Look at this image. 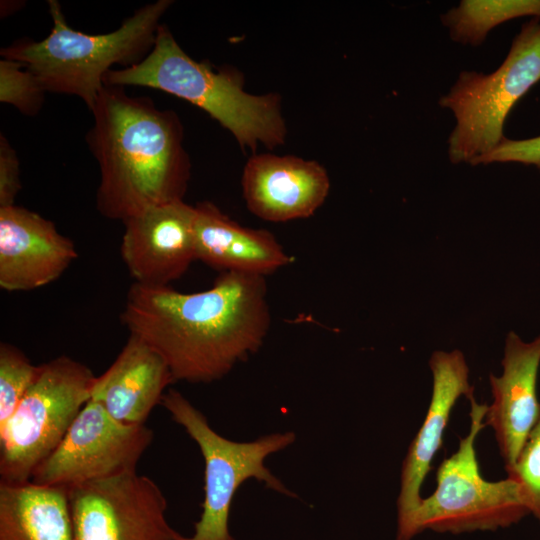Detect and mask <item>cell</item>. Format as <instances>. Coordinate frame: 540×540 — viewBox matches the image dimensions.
<instances>
[{
  "mask_svg": "<svg viewBox=\"0 0 540 540\" xmlns=\"http://www.w3.org/2000/svg\"><path fill=\"white\" fill-rule=\"evenodd\" d=\"M468 400L469 431L460 438L457 451L438 467L434 492L421 499L412 519L413 538L425 530L451 534L495 531L529 514L514 479L488 481L482 477L475 441L486 427L487 405L478 403L474 395Z\"/></svg>",
  "mask_w": 540,
  "mask_h": 540,
  "instance_id": "cell-5",
  "label": "cell"
},
{
  "mask_svg": "<svg viewBox=\"0 0 540 540\" xmlns=\"http://www.w3.org/2000/svg\"><path fill=\"white\" fill-rule=\"evenodd\" d=\"M39 365L17 347L0 344V426L14 413L25 393L35 380Z\"/></svg>",
  "mask_w": 540,
  "mask_h": 540,
  "instance_id": "cell-20",
  "label": "cell"
},
{
  "mask_svg": "<svg viewBox=\"0 0 540 540\" xmlns=\"http://www.w3.org/2000/svg\"><path fill=\"white\" fill-rule=\"evenodd\" d=\"M196 208L184 200L125 220L120 254L134 283L169 286L196 261Z\"/></svg>",
  "mask_w": 540,
  "mask_h": 540,
  "instance_id": "cell-11",
  "label": "cell"
},
{
  "mask_svg": "<svg viewBox=\"0 0 540 540\" xmlns=\"http://www.w3.org/2000/svg\"><path fill=\"white\" fill-rule=\"evenodd\" d=\"M91 112L86 141L99 166L96 207L102 216L124 222L183 200L191 164L174 111L104 84Z\"/></svg>",
  "mask_w": 540,
  "mask_h": 540,
  "instance_id": "cell-2",
  "label": "cell"
},
{
  "mask_svg": "<svg viewBox=\"0 0 540 540\" xmlns=\"http://www.w3.org/2000/svg\"><path fill=\"white\" fill-rule=\"evenodd\" d=\"M507 476L518 483L529 514L540 523V414Z\"/></svg>",
  "mask_w": 540,
  "mask_h": 540,
  "instance_id": "cell-22",
  "label": "cell"
},
{
  "mask_svg": "<svg viewBox=\"0 0 540 540\" xmlns=\"http://www.w3.org/2000/svg\"><path fill=\"white\" fill-rule=\"evenodd\" d=\"M74 242L40 214L12 205L0 208V287L30 291L57 280L74 262Z\"/></svg>",
  "mask_w": 540,
  "mask_h": 540,
  "instance_id": "cell-13",
  "label": "cell"
},
{
  "mask_svg": "<svg viewBox=\"0 0 540 540\" xmlns=\"http://www.w3.org/2000/svg\"><path fill=\"white\" fill-rule=\"evenodd\" d=\"M152 440L153 431L145 424L122 423L89 399L56 449L34 470L31 481L67 489L136 471Z\"/></svg>",
  "mask_w": 540,
  "mask_h": 540,
  "instance_id": "cell-9",
  "label": "cell"
},
{
  "mask_svg": "<svg viewBox=\"0 0 540 540\" xmlns=\"http://www.w3.org/2000/svg\"><path fill=\"white\" fill-rule=\"evenodd\" d=\"M195 208L196 261L221 273L264 277L291 262L271 232L241 226L211 202L198 203Z\"/></svg>",
  "mask_w": 540,
  "mask_h": 540,
  "instance_id": "cell-17",
  "label": "cell"
},
{
  "mask_svg": "<svg viewBox=\"0 0 540 540\" xmlns=\"http://www.w3.org/2000/svg\"><path fill=\"white\" fill-rule=\"evenodd\" d=\"M173 382L162 356L142 339L129 335L109 368L96 376L90 399L122 423L145 424Z\"/></svg>",
  "mask_w": 540,
  "mask_h": 540,
  "instance_id": "cell-16",
  "label": "cell"
},
{
  "mask_svg": "<svg viewBox=\"0 0 540 540\" xmlns=\"http://www.w3.org/2000/svg\"><path fill=\"white\" fill-rule=\"evenodd\" d=\"M429 367L433 379L431 400L401 468L396 540L413 539L411 524L422 499L420 489L442 446L451 411L460 397L468 399L474 395L469 382V367L460 350L433 352Z\"/></svg>",
  "mask_w": 540,
  "mask_h": 540,
  "instance_id": "cell-12",
  "label": "cell"
},
{
  "mask_svg": "<svg viewBox=\"0 0 540 540\" xmlns=\"http://www.w3.org/2000/svg\"><path fill=\"white\" fill-rule=\"evenodd\" d=\"M74 540H190L167 521V500L136 471L67 488Z\"/></svg>",
  "mask_w": 540,
  "mask_h": 540,
  "instance_id": "cell-10",
  "label": "cell"
},
{
  "mask_svg": "<svg viewBox=\"0 0 540 540\" xmlns=\"http://www.w3.org/2000/svg\"><path fill=\"white\" fill-rule=\"evenodd\" d=\"M20 164L15 150L0 135V208L15 205L21 190Z\"/></svg>",
  "mask_w": 540,
  "mask_h": 540,
  "instance_id": "cell-24",
  "label": "cell"
},
{
  "mask_svg": "<svg viewBox=\"0 0 540 540\" xmlns=\"http://www.w3.org/2000/svg\"><path fill=\"white\" fill-rule=\"evenodd\" d=\"M104 84L149 87L186 100L231 132L242 148L255 151L261 143L272 149L286 139L278 94L246 92L237 70L214 69L206 61L194 60L164 24L147 56L129 67L110 70Z\"/></svg>",
  "mask_w": 540,
  "mask_h": 540,
  "instance_id": "cell-3",
  "label": "cell"
},
{
  "mask_svg": "<svg viewBox=\"0 0 540 540\" xmlns=\"http://www.w3.org/2000/svg\"><path fill=\"white\" fill-rule=\"evenodd\" d=\"M0 540H74L67 489L0 482Z\"/></svg>",
  "mask_w": 540,
  "mask_h": 540,
  "instance_id": "cell-18",
  "label": "cell"
},
{
  "mask_svg": "<svg viewBox=\"0 0 540 540\" xmlns=\"http://www.w3.org/2000/svg\"><path fill=\"white\" fill-rule=\"evenodd\" d=\"M524 16L540 19V0H464L441 20L453 40L476 46L494 27Z\"/></svg>",
  "mask_w": 540,
  "mask_h": 540,
  "instance_id": "cell-19",
  "label": "cell"
},
{
  "mask_svg": "<svg viewBox=\"0 0 540 540\" xmlns=\"http://www.w3.org/2000/svg\"><path fill=\"white\" fill-rule=\"evenodd\" d=\"M45 91L37 79L14 60H0V101L27 116H35L44 103Z\"/></svg>",
  "mask_w": 540,
  "mask_h": 540,
  "instance_id": "cell-21",
  "label": "cell"
},
{
  "mask_svg": "<svg viewBox=\"0 0 540 540\" xmlns=\"http://www.w3.org/2000/svg\"><path fill=\"white\" fill-rule=\"evenodd\" d=\"M540 81V19L525 22L496 71H463L439 104L454 114L448 139L454 164L472 163L504 138L505 120L516 102Z\"/></svg>",
  "mask_w": 540,
  "mask_h": 540,
  "instance_id": "cell-6",
  "label": "cell"
},
{
  "mask_svg": "<svg viewBox=\"0 0 540 540\" xmlns=\"http://www.w3.org/2000/svg\"><path fill=\"white\" fill-rule=\"evenodd\" d=\"M95 378L88 366L65 355L39 365L14 413L0 426V482L31 481L89 401Z\"/></svg>",
  "mask_w": 540,
  "mask_h": 540,
  "instance_id": "cell-8",
  "label": "cell"
},
{
  "mask_svg": "<svg viewBox=\"0 0 540 540\" xmlns=\"http://www.w3.org/2000/svg\"><path fill=\"white\" fill-rule=\"evenodd\" d=\"M165 360L175 381L210 383L262 346L271 326L264 276L222 272L207 290L133 283L120 316Z\"/></svg>",
  "mask_w": 540,
  "mask_h": 540,
  "instance_id": "cell-1",
  "label": "cell"
},
{
  "mask_svg": "<svg viewBox=\"0 0 540 540\" xmlns=\"http://www.w3.org/2000/svg\"><path fill=\"white\" fill-rule=\"evenodd\" d=\"M48 3L53 22L50 33L40 41L17 40L2 48L0 55L22 63L46 93L77 96L91 111L113 66L129 67L151 51L160 19L172 1L146 4L116 30L104 34L74 30L59 2Z\"/></svg>",
  "mask_w": 540,
  "mask_h": 540,
  "instance_id": "cell-4",
  "label": "cell"
},
{
  "mask_svg": "<svg viewBox=\"0 0 540 540\" xmlns=\"http://www.w3.org/2000/svg\"><path fill=\"white\" fill-rule=\"evenodd\" d=\"M161 405L197 443L204 459L202 513L190 540H235L229 531L233 498L249 479L287 496H295L265 466V459L295 441L291 431L271 433L250 442H236L219 435L206 416L175 389L165 392Z\"/></svg>",
  "mask_w": 540,
  "mask_h": 540,
  "instance_id": "cell-7",
  "label": "cell"
},
{
  "mask_svg": "<svg viewBox=\"0 0 540 540\" xmlns=\"http://www.w3.org/2000/svg\"><path fill=\"white\" fill-rule=\"evenodd\" d=\"M500 376L489 375L492 403L484 424L492 428L506 472L517 457L540 414L537 379L540 368V335L530 342L508 333Z\"/></svg>",
  "mask_w": 540,
  "mask_h": 540,
  "instance_id": "cell-14",
  "label": "cell"
},
{
  "mask_svg": "<svg viewBox=\"0 0 540 540\" xmlns=\"http://www.w3.org/2000/svg\"><path fill=\"white\" fill-rule=\"evenodd\" d=\"M241 184L249 211L275 223L312 216L330 190L327 171L318 162L269 153L247 160Z\"/></svg>",
  "mask_w": 540,
  "mask_h": 540,
  "instance_id": "cell-15",
  "label": "cell"
},
{
  "mask_svg": "<svg viewBox=\"0 0 540 540\" xmlns=\"http://www.w3.org/2000/svg\"><path fill=\"white\" fill-rule=\"evenodd\" d=\"M495 162L534 165L540 170V135L523 140H510L505 137L493 150L475 160L472 165Z\"/></svg>",
  "mask_w": 540,
  "mask_h": 540,
  "instance_id": "cell-23",
  "label": "cell"
}]
</instances>
